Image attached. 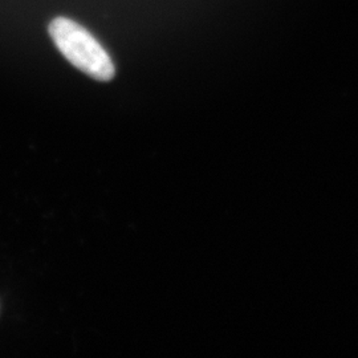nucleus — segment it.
<instances>
[{
    "mask_svg": "<svg viewBox=\"0 0 358 358\" xmlns=\"http://www.w3.org/2000/svg\"><path fill=\"white\" fill-rule=\"evenodd\" d=\"M50 35L65 59L81 72L99 81L115 77L112 59L84 27L71 19L57 17L50 24Z\"/></svg>",
    "mask_w": 358,
    "mask_h": 358,
    "instance_id": "f257e3e1",
    "label": "nucleus"
}]
</instances>
